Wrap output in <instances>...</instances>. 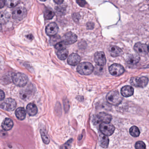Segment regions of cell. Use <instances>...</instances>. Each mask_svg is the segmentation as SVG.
Instances as JSON below:
<instances>
[{
	"label": "cell",
	"instance_id": "obj_25",
	"mask_svg": "<svg viewBox=\"0 0 149 149\" xmlns=\"http://www.w3.org/2000/svg\"><path fill=\"white\" fill-rule=\"evenodd\" d=\"M20 0H5V5L9 8H13L16 6Z\"/></svg>",
	"mask_w": 149,
	"mask_h": 149
},
{
	"label": "cell",
	"instance_id": "obj_32",
	"mask_svg": "<svg viewBox=\"0 0 149 149\" xmlns=\"http://www.w3.org/2000/svg\"><path fill=\"white\" fill-rule=\"evenodd\" d=\"M94 27V24L93 23L89 22L87 23V28L88 29H93Z\"/></svg>",
	"mask_w": 149,
	"mask_h": 149
},
{
	"label": "cell",
	"instance_id": "obj_34",
	"mask_svg": "<svg viewBox=\"0 0 149 149\" xmlns=\"http://www.w3.org/2000/svg\"><path fill=\"white\" fill-rule=\"evenodd\" d=\"M0 95H1V100H3L4 99V97H5V94H4V92L2 90H1Z\"/></svg>",
	"mask_w": 149,
	"mask_h": 149
},
{
	"label": "cell",
	"instance_id": "obj_15",
	"mask_svg": "<svg viewBox=\"0 0 149 149\" xmlns=\"http://www.w3.org/2000/svg\"><path fill=\"white\" fill-rule=\"evenodd\" d=\"M121 94L124 97H128L134 94V89L131 86H126L123 87L121 91Z\"/></svg>",
	"mask_w": 149,
	"mask_h": 149
},
{
	"label": "cell",
	"instance_id": "obj_36",
	"mask_svg": "<svg viewBox=\"0 0 149 149\" xmlns=\"http://www.w3.org/2000/svg\"><path fill=\"white\" fill-rule=\"evenodd\" d=\"M57 4H60L63 3L64 0H53Z\"/></svg>",
	"mask_w": 149,
	"mask_h": 149
},
{
	"label": "cell",
	"instance_id": "obj_12",
	"mask_svg": "<svg viewBox=\"0 0 149 149\" xmlns=\"http://www.w3.org/2000/svg\"><path fill=\"white\" fill-rule=\"evenodd\" d=\"M78 39L77 35L72 32L66 33L63 37V40L66 45L72 44L74 43Z\"/></svg>",
	"mask_w": 149,
	"mask_h": 149
},
{
	"label": "cell",
	"instance_id": "obj_27",
	"mask_svg": "<svg viewBox=\"0 0 149 149\" xmlns=\"http://www.w3.org/2000/svg\"><path fill=\"white\" fill-rule=\"evenodd\" d=\"M31 92L29 90H24L21 93V96L23 100L28 99L31 95Z\"/></svg>",
	"mask_w": 149,
	"mask_h": 149
},
{
	"label": "cell",
	"instance_id": "obj_5",
	"mask_svg": "<svg viewBox=\"0 0 149 149\" xmlns=\"http://www.w3.org/2000/svg\"><path fill=\"white\" fill-rule=\"evenodd\" d=\"M16 107V102L15 100L11 98H8L3 100L1 103V108L7 111H12Z\"/></svg>",
	"mask_w": 149,
	"mask_h": 149
},
{
	"label": "cell",
	"instance_id": "obj_37",
	"mask_svg": "<svg viewBox=\"0 0 149 149\" xmlns=\"http://www.w3.org/2000/svg\"><path fill=\"white\" fill-rule=\"evenodd\" d=\"M27 38H28V39L30 40H32V39H33L34 37H33V36H32L31 34H29V35H27V36H26Z\"/></svg>",
	"mask_w": 149,
	"mask_h": 149
},
{
	"label": "cell",
	"instance_id": "obj_30",
	"mask_svg": "<svg viewBox=\"0 0 149 149\" xmlns=\"http://www.w3.org/2000/svg\"><path fill=\"white\" fill-rule=\"evenodd\" d=\"M8 13L3 12V13L1 14V22L2 21H3H3H5V20L6 19H8Z\"/></svg>",
	"mask_w": 149,
	"mask_h": 149
},
{
	"label": "cell",
	"instance_id": "obj_39",
	"mask_svg": "<svg viewBox=\"0 0 149 149\" xmlns=\"http://www.w3.org/2000/svg\"><path fill=\"white\" fill-rule=\"evenodd\" d=\"M148 52H149V46H148Z\"/></svg>",
	"mask_w": 149,
	"mask_h": 149
},
{
	"label": "cell",
	"instance_id": "obj_20",
	"mask_svg": "<svg viewBox=\"0 0 149 149\" xmlns=\"http://www.w3.org/2000/svg\"><path fill=\"white\" fill-rule=\"evenodd\" d=\"M99 144L101 147L103 148H108L109 144V139L108 136L103 134H100L99 138Z\"/></svg>",
	"mask_w": 149,
	"mask_h": 149
},
{
	"label": "cell",
	"instance_id": "obj_14",
	"mask_svg": "<svg viewBox=\"0 0 149 149\" xmlns=\"http://www.w3.org/2000/svg\"><path fill=\"white\" fill-rule=\"evenodd\" d=\"M80 57L76 53H72L69 56L67 59V63L71 65H76L79 63Z\"/></svg>",
	"mask_w": 149,
	"mask_h": 149
},
{
	"label": "cell",
	"instance_id": "obj_2",
	"mask_svg": "<svg viewBox=\"0 0 149 149\" xmlns=\"http://www.w3.org/2000/svg\"><path fill=\"white\" fill-rule=\"evenodd\" d=\"M108 102L113 105H118L121 103L122 98L117 91H111L108 93L106 96Z\"/></svg>",
	"mask_w": 149,
	"mask_h": 149
},
{
	"label": "cell",
	"instance_id": "obj_21",
	"mask_svg": "<svg viewBox=\"0 0 149 149\" xmlns=\"http://www.w3.org/2000/svg\"><path fill=\"white\" fill-rule=\"evenodd\" d=\"M16 116L20 120H23L26 117V111L24 108L20 107L17 109L15 112Z\"/></svg>",
	"mask_w": 149,
	"mask_h": 149
},
{
	"label": "cell",
	"instance_id": "obj_33",
	"mask_svg": "<svg viewBox=\"0 0 149 149\" xmlns=\"http://www.w3.org/2000/svg\"><path fill=\"white\" fill-rule=\"evenodd\" d=\"M72 141L73 140L71 139V140H69V141H68L66 144H64L65 146H66L65 148L64 149H67V148H68L69 146H70L71 144Z\"/></svg>",
	"mask_w": 149,
	"mask_h": 149
},
{
	"label": "cell",
	"instance_id": "obj_18",
	"mask_svg": "<svg viewBox=\"0 0 149 149\" xmlns=\"http://www.w3.org/2000/svg\"><path fill=\"white\" fill-rule=\"evenodd\" d=\"M109 51L111 56L114 57L119 56L122 53L121 49L116 46H112L110 47Z\"/></svg>",
	"mask_w": 149,
	"mask_h": 149
},
{
	"label": "cell",
	"instance_id": "obj_1",
	"mask_svg": "<svg viewBox=\"0 0 149 149\" xmlns=\"http://www.w3.org/2000/svg\"><path fill=\"white\" fill-rule=\"evenodd\" d=\"M77 70L80 74L83 75H88L93 72L94 67L91 63L83 62L79 65Z\"/></svg>",
	"mask_w": 149,
	"mask_h": 149
},
{
	"label": "cell",
	"instance_id": "obj_22",
	"mask_svg": "<svg viewBox=\"0 0 149 149\" xmlns=\"http://www.w3.org/2000/svg\"><path fill=\"white\" fill-rule=\"evenodd\" d=\"M68 50L65 48L61 49L58 51L57 52V56L59 59L61 60H64L68 57Z\"/></svg>",
	"mask_w": 149,
	"mask_h": 149
},
{
	"label": "cell",
	"instance_id": "obj_28",
	"mask_svg": "<svg viewBox=\"0 0 149 149\" xmlns=\"http://www.w3.org/2000/svg\"><path fill=\"white\" fill-rule=\"evenodd\" d=\"M135 148L136 149H146V145L143 142L140 141L136 143Z\"/></svg>",
	"mask_w": 149,
	"mask_h": 149
},
{
	"label": "cell",
	"instance_id": "obj_6",
	"mask_svg": "<svg viewBox=\"0 0 149 149\" xmlns=\"http://www.w3.org/2000/svg\"><path fill=\"white\" fill-rule=\"evenodd\" d=\"M100 130L103 134L109 136L113 134L115 127L109 123H102L100 125Z\"/></svg>",
	"mask_w": 149,
	"mask_h": 149
},
{
	"label": "cell",
	"instance_id": "obj_31",
	"mask_svg": "<svg viewBox=\"0 0 149 149\" xmlns=\"http://www.w3.org/2000/svg\"><path fill=\"white\" fill-rule=\"evenodd\" d=\"M77 3L79 6L83 7L87 4L85 0H77Z\"/></svg>",
	"mask_w": 149,
	"mask_h": 149
},
{
	"label": "cell",
	"instance_id": "obj_13",
	"mask_svg": "<svg viewBox=\"0 0 149 149\" xmlns=\"http://www.w3.org/2000/svg\"><path fill=\"white\" fill-rule=\"evenodd\" d=\"M59 27L57 24L54 22L51 23L46 26L45 32L48 36H52L58 32Z\"/></svg>",
	"mask_w": 149,
	"mask_h": 149
},
{
	"label": "cell",
	"instance_id": "obj_7",
	"mask_svg": "<svg viewBox=\"0 0 149 149\" xmlns=\"http://www.w3.org/2000/svg\"><path fill=\"white\" fill-rule=\"evenodd\" d=\"M27 11L24 7H20L16 8L12 13L13 18L16 21H21L26 17Z\"/></svg>",
	"mask_w": 149,
	"mask_h": 149
},
{
	"label": "cell",
	"instance_id": "obj_9",
	"mask_svg": "<svg viewBox=\"0 0 149 149\" xmlns=\"http://www.w3.org/2000/svg\"><path fill=\"white\" fill-rule=\"evenodd\" d=\"M110 74L115 76H118L124 73V69L122 65L117 64L112 65L109 68Z\"/></svg>",
	"mask_w": 149,
	"mask_h": 149
},
{
	"label": "cell",
	"instance_id": "obj_38",
	"mask_svg": "<svg viewBox=\"0 0 149 149\" xmlns=\"http://www.w3.org/2000/svg\"><path fill=\"white\" fill-rule=\"evenodd\" d=\"M40 1H45L46 0H40Z\"/></svg>",
	"mask_w": 149,
	"mask_h": 149
},
{
	"label": "cell",
	"instance_id": "obj_10",
	"mask_svg": "<svg viewBox=\"0 0 149 149\" xmlns=\"http://www.w3.org/2000/svg\"><path fill=\"white\" fill-rule=\"evenodd\" d=\"M134 49L137 54L141 56H145L148 54V46L145 44L142 43L138 42L136 44Z\"/></svg>",
	"mask_w": 149,
	"mask_h": 149
},
{
	"label": "cell",
	"instance_id": "obj_3",
	"mask_svg": "<svg viewBox=\"0 0 149 149\" xmlns=\"http://www.w3.org/2000/svg\"><path fill=\"white\" fill-rule=\"evenodd\" d=\"M28 81V77L23 73H17L14 74L13 76V82L17 86H24L27 84Z\"/></svg>",
	"mask_w": 149,
	"mask_h": 149
},
{
	"label": "cell",
	"instance_id": "obj_19",
	"mask_svg": "<svg viewBox=\"0 0 149 149\" xmlns=\"http://www.w3.org/2000/svg\"><path fill=\"white\" fill-rule=\"evenodd\" d=\"M140 60V57L139 55L137 54H131L129 55L127 58V62L129 64H136L139 63Z\"/></svg>",
	"mask_w": 149,
	"mask_h": 149
},
{
	"label": "cell",
	"instance_id": "obj_23",
	"mask_svg": "<svg viewBox=\"0 0 149 149\" xmlns=\"http://www.w3.org/2000/svg\"><path fill=\"white\" fill-rule=\"evenodd\" d=\"M40 134L44 143L46 144H49L50 142V139L46 130L41 129L40 130Z\"/></svg>",
	"mask_w": 149,
	"mask_h": 149
},
{
	"label": "cell",
	"instance_id": "obj_17",
	"mask_svg": "<svg viewBox=\"0 0 149 149\" xmlns=\"http://www.w3.org/2000/svg\"><path fill=\"white\" fill-rule=\"evenodd\" d=\"M26 111L29 115L30 116H34L37 113V107L34 103H29L26 107Z\"/></svg>",
	"mask_w": 149,
	"mask_h": 149
},
{
	"label": "cell",
	"instance_id": "obj_4",
	"mask_svg": "<svg viewBox=\"0 0 149 149\" xmlns=\"http://www.w3.org/2000/svg\"><path fill=\"white\" fill-rule=\"evenodd\" d=\"M149 80L146 77H133L130 80V83L136 87L144 88L148 85Z\"/></svg>",
	"mask_w": 149,
	"mask_h": 149
},
{
	"label": "cell",
	"instance_id": "obj_8",
	"mask_svg": "<svg viewBox=\"0 0 149 149\" xmlns=\"http://www.w3.org/2000/svg\"><path fill=\"white\" fill-rule=\"evenodd\" d=\"M111 120L112 117L110 115L105 113H101L98 115L94 116L93 121L95 124H99L101 122L109 123Z\"/></svg>",
	"mask_w": 149,
	"mask_h": 149
},
{
	"label": "cell",
	"instance_id": "obj_35",
	"mask_svg": "<svg viewBox=\"0 0 149 149\" xmlns=\"http://www.w3.org/2000/svg\"><path fill=\"white\" fill-rule=\"evenodd\" d=\"M0 3H1V8H3L5 5V0H0Z\"/></svg>",
	"mask_w": 149,
	"mask_h": 149
},
{
	"label": "cell",
	"instance_id": "obj_16",
	"mask_svg": "<svg viewBox=\"0 0 149 149\" xmlns=\"http://www.w3.org/2000/svg\"><path fill=\"white\" fill-rule=\"evenodd\" d=\"M14 126V123L11 119L6 118L2 123L1 127L5 131L10 130Z\"/></svg>",
	"mask_w": 149,
	"mask_h": 149
},
{
	"label": "cell",
	"instance_id": "obj_29",
	"mask_svg": "<svg viewBox=\"0 0 149 149\" xmlns=\"http://www.w3.org/2000/svg\"><path fill=\"white\" fill-rule=\"evenodd\" d=\"M65 45H66L65 44L64 41H62L56 44V45H55V48H56L57 49L59 50L61 49L65 48L64 47Z\"/></svg>",
	"mask_w": 149,
	"mask_h": 149
},
{
	"label": "cell",
	"instance_id": "obj_24",
	"mask_svg": "<svg viewBox=\"0 0 149 149\" xmlns=\"http://www.w3.org/2000/svg\"><path fill=\"white\" fill-rule=\"evenodd\" d=\"M55 15V13L49 9H45L44 12L45 18L47 20H50L52 19L54 17Z\"/></svg>",
	"mask_w": 149,
	"mask_h": 149
},
{
	"label": "cell",
	"instance_id": "obj_11",
	"mask_svg": "<svg viewBox=\"0 0 149 149\" xmlns=\"http://www.w3.org/2000/svg\"><path fill=\"white\" fill-rule=\"evenodd\" d=\"M94 60L96 63L100 66H104L106 63V56L103 52H99L94 54Z\"/></svg>",
	"mask_w": 149,
	"mask_h": 149
},
{
	"label": "cell",
	"instance_id": "obj_26",
	"mask_svg": "<svg viewBox=\"0 0 149 149\" xmlns=\"http://www.w3.org/2000/svg\"><path fill=\"white\" fill-rule=\"evenodd\" d=\"M130 135L133 137H138L140 134V131L138 127L136 126H133L129 130Z\"/></svg>",
	"mask_w": 149,
	"mask_h": 149
}]
</instances>
